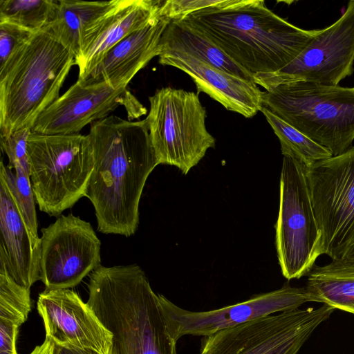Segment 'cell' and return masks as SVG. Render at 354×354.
I'll return each mask as SVG.
<instances>
[{"label": "cell", "instance_id": "cell-1", "mask_svg": "<svg viewBox=\"0 0 354 354\" xmlns=\"http://www.w3.org/2000/svg\"><path fill=\"white\" fill-rule=\"evenodd\" d=\"M85 140L93 167L86 194L103 234L133 235L146 181L158 165L145 120L109 115L91 124Z\"/></svg>", "mask_w": 354, "mask_h": 354}, {"label": "cell", "instance_id": "cell-2", "mask_svg": "<svg viewBox=\"0 0 354 354\" xmlns=\"http://www.w3.org/2000/svg\"><path fill=\"white\" fill-rule=\"evenodd\" d=\"M178 20L253 75L281 69L319 32L294 26L262 0H223Z\"/></svg>", "mask_w": 354, "mask_h": 354}, {"label": "cell", "instance_id": "cell-3", "mask_svg": "<svg viewBox=\"0 0 354 354\" xmlns=\"http://www.w3.org/2000/svg\"><path fill=\"white\" fill-rule=\"evenodd\" d=\"M89 278L86 303L113 335L110 354H177L158 294L139 266L100 264Z\"/></svg>", "mask_w": 354, "mask_h": 354}, {"label": "cell", "instance_id": "cell-4", "mask_svg": "<svg viewBox=\"0 0 354 354\" xmlns=\"http://www.w3.org/2000/svg\"><path fill=\"white\" fill-rule=\"evenodd\" d=\"M74 65L75 55L46 30L19 48L0 67V137L31 129Z\"/></svg>", "mask_w": 354, "mask_h": 354}, {"label": "cell", "instance_id": "cell-5", "mask_svg": "<svg viewBox=\"0 0 354 354\" xmlns=\"http://www.w3.org/2000/svg\"><path fill=\"white\" fill-rule=\"evenodd\" d=\"M262 103L333 156L353 147L354 88L292 82L263 91Z\"/></svg>", "mask_w": 354, "mask_h": 354}, {"label": "cell", "instance_id": "cell-6", "mask_svg": "<svg viewBox=\"0 0 354 354\" xmlns=\"http://www.w3.org/2000/svg\"><path fill=\"white\" fill-rule=\"evenodd\" d=\"M27 152L32 191L40 211L59 216L86 196L93 162L84 135L31 131Z\"/></svg>", "mask_w": 354, "mask_h": 354}, {"label": "cell", "instance_id": "cell-7", "mask_svg": "<svg viewBox=\"0 0 354 354\" xmlns=\"http://www.w3.org/2000/svg\"><path fill=\"white\" fill-rule=\"evenodd\" d=\"M149 100L145 120L158 165L175 166L187 174L215 146V139L206 128V110L198 94L163 87Z\"/></svg>", "mask_w": 354, "mask_h": 354}, {"label": "cell", "instance_id": "cell-8", "mask_svg": "<svg viewBox=\"0 0 354 354\" xmlns=\"http://www.w3.org/2000/svg\"><path fill=\"white\" fill-rule=\"evenodd\" d=\"M275 230L283 276L290 280L307 275L322 255V234L313 210L306 167L287 156L283 158Z\"/></svg>", "mask_w": 354, "mask_h": 354}, {"label": "cell", "instance_id": "cell-9", "mask_svg": "<svg viewBox=\"0 0 354 354\" xmlns=\"http://www.w3.org/2000/svg\"><path fill=\"white\" fill-rule=\"evenodd\" d=\"M335 309H296L261 317L202 337L199 354H298Z\"/></svg>", "mask_w": 354, "mask_h": 354}, {"label": "cell", "instance_id": "cell-10", "mask_svg": "<svg viewBox=\"0 0 354 354\" xmlns=\"http://www.w3.org/2000/svg\"><path fill=\"white\" fill-rule=\"evenodd\" d=\"M322 254L342 259L354 235V146L306 167Z\"/></svg>", "mask_w": 354, "mask_h": 354}, {"label": "cell", "instance_id": "cell-11", "mask_svg": "<svg viewBox=\"0 0 354 354\" xmlns=\"http://www.w3.org/2000/svg\"><path fill=\"white\" fill-rule=\"evenodd\" d=\"M354 71V0L330 26L319 30L304 50L281 69L254 75V82L270 91L297 82L337 86Z\"/></svg>", "mask_w": 354, "mask_h": 354}, {"label": "cell", "instance_id": "cell-12", "mask_svg": "<svg viewBox=\"0 0 354 354\" xmlns=\"http://www.w3.org/2000/svg\"><path fill=\"white\" fill-rule=\"evenodd\" d=\"M41 232L40 280L46 289L73 288L100 265L101 242L89 222L61 215Z\"/></svg>", "mask_w": 354, "mask_h": 354}, {"label": "cell", "instance_id": "cell-13", "mask_svg": "<svg viewBox=\"0 0 354 354\" xmlns=\"http://www.w3.org/2000/svg\"><path fill=\"white\" fill-rule=\"evenodd\" d=\"M163 316L172 337L207 336L270 315L298 309L311 302L305 287L286 283L279 289L255 295L240 303L207 311H190L158 294Z\"/></svg>", "mask_w": 354, "mask_h": 354}, {"label": "cell", "instance_id": "cell-14", "mask_svg": "<svg viewBox=\"0 0 354 354\" xmlns=\"http://www.w3.org/2000/svg\"><path fill=\"white\" fill-rule=\"evenodd\" d=\"M120 106H124L129 120L147 113V109L128 87L77 80L39 116L31 131L47 135L80 133L87 124L109 116Z\"/></svg>", "mask_w": 354, "mask_h": 354}, {"label": "cell", "instance_id": "cell-15", "mask_svg": "<svg viewBox=\"0 0 354 354\" xmlns=\"http://www.w3.org/2000/svg\"><path fill=\"white\" fill-rule=\"evenodd\" d=\"M46 337L54 344L110 354L112 333L106 329L91 307L71 289H45L37 302Z\"/></svg>", "mask_w": 354, "mask_h": 354}, {"label": "cell", "instance_id": "cell-16", "mask_svg": "<svg viewBox=\"0 0 354 354\" xmlns=\"http://www.w3.org/2000/svg\"><path fill=\"white\" fill-rule=\"evenodd\" d=\"M164 1L115 0L111 8L84 31L75 57L79 80L84 79L117 44L160 13Z\"/></svg>", "mask_w": 354, "mask_h": 354}, {"label": "cell", "instance_id": "cell-17", "mask_svg": "<svg viewBox=\"0 0 354 354\" xmlns=\"http://www.w3.org/2000/svg\"><path fill=\"white\" fill-rule=\"evenodd\" d=\"M158 57L161 65L177 68L189 75L196 86L197 94L205 93L227 111L248 118L261 111L263 91L254 82L225 72L184 52L164 50Z\"/></svg>", "mask_w": 354, "mask_h": 354}, {"label": "cell", "instance_id": "cell-18", "mask_svg": "<svg viewBox=\"0 0 354 354\" xmlns=\"http://www.w3.org/2000/svg\"><path fill=\"white\" fill-rule=\"evenodd\" d=\"M170 19L161 15L113 46L83 80L86 83L106 82L114 88L128 87L133 77L160 54V41Z\"/></svg>", "mask_w": 354, "mask_h": 354}, {"label": "cell", "instance_id": "cell-19", "mask_svg": "<svg viewBox=\"0 0 354 354\" xmlns=\"http://www.w3.org/2000/svg\"><path fill=\"white\" fill-rule=\"evenodd\" d=\"M0 262L10 276L28 288L40 280L41 246L35 244L17 203L0 177Z\"/></svg>", "mask_w": 354, "mask_h": 354}, {"label": "cell", "instance_id": "cell-20", "mask_svg": "<svg viewBox=\"0 0 354 354\" xmlns=\"http://www.w3.org/2000/svg\"><path fill=\"white\" fill-rule=\"evenodd\" d=\"M306 276L305 288L311 301L354 314V261L315 265Z\"/></svg>", "mask_w": 354, "mask_h": 354}, {"label": "cell", "instance_id": "cell-21", "mask_svg": "<svg viewBox=\"0 0 354 354\" xmlns=\"http://www.w3.org/2000/svg\"><path fill=\"white\" fill-rule=\"evenodd\" d=\"M160 53H186L235 76L254 81L253 75L239 66L202 34L182 21L170 20L160 41Z\"/></svg>", "mask_w": 354, "mask_h": 354}, {"label": "cell", "instance_id": "cell-22", "mask_svg": "<svg viewBox=\"0 0 354 354\" xmlns=\"http://www.w3.org/2000/svg\"><path fill=\"white\" fill-rule=\"evenodd\" d=\"M115 2V0H58L55 18L45 30L66 46L75 58L80 53L85 29L106 12Z\"/></svg>", "mask_w": 354, "mask_h": 354}, {"label": "cell", "instance_id": "cell-23", "mask_svg": "<svg viewBox=\"0 0 354 354\" xmlns=\"http://www.w3.org/2000/svg\"><path fill=\"white\" fill-rule=\"evenodd\" d=\"M279 140L282 155L290 156L306 167L333 156L326 148L319 145L292 127L270 111L262 106L261 110Z\"/></svg>", "mask_w": 354, "mask_h": 354}, {"label": "cell", "instance_id": "cell-24", "mask_svg": "<svg viewBox=\"0 0 354 354\" xmlns=\"http://www.w3.org/2000/svg\"><path fill=\"white\" fill-rule=\"evenodd\" d=\"M57 6L58 0H0V21L37 33L53 21Z\"/></svg>", "mask_w": 354, "mask_h": 354}, {"label": "cell", "instance_id": "cell-25", "mask_svg": "<svg viewBox=\"0 0 354 354\" xmlns=\"http://www.w3.org/2000/svg\"><path fill=\"white\" fill-rule=\"evenodd\" d=\"M0 177L4 179L15 197L35 244L41 246L40 238L37 233L36 201L31 185L30 171L19 164L11 169L8 165L6 166L1 160Z\"/></svg>", "mask_w": 354, "mask_h": 354}, {"label": "cell", "instance_id": "cell-26", "mask_svg": "<svg viewBox=\"0 0 354 354\" xmlns=\"http://www.w3.org/2000/svg\"><path fill=\"white\" fill-rule=\"evenodd\" d=\"M31 306L30 288L18 284L0 262V321L20 327L27 320Z\"/></svg>", "mask_w": 354, "mask_h": 354}, {"label": "cell", "instance_id": "cell-27", "mask_svg": "<svg viewBox=\"0 0 354 354\" xmlns=\"http://www.w3.org/2000/svg\"><path fill=\"white\" fill-rule=\"evenodd\" d=\"M34 34L12 23L0 21V67Z\"/></svg>", "mask_w": 354, "mask_h": 354}, {"label": "cell", "instance_id": "cell-28", "mask_svg": "<svg viewBox=\"0 0 354 354\" xmlns=\"http://www.w3.org/2000/svg\"><path fill=\"white\" fill-rule=\"evenodd\" d=\"M31 129H24L7 137H0L1 150L7 155L9 160L8 166L11 169L16 164H19L26 170L30 171L27 141Z\"/></svg>", "mask_w": 354, "mask_h": 354}, {"label": "cell", "instance_id": "cell-29", "mask_svg": "<svg viewBox=\"0 0 354 354\" xmlns=\"http://www.w3.org/2000/svg\"><path fill=\"white\" fill-rule=\"evenodd\" d=\"M223 0H167L160 12L170 20H178L194 12L216 6Z\"/></svg>", "mask_w": 354, "mask_h": 354}, {"label": "cell", "instance_id": "cell-30", "mask_svg": "<svg viewBox=\"0 0 354 354\" xmlns=\"http://www.w3.org/2000/svg\"><path fill=\"white\" fill-rule=\"evenodd\" d=\"M19 328L17 326L0 321V354H18L17 339Z\"/></svg>", "mask_w": 354, "mask_h": 354}, {"label": "cell", "instance_id": "cell-31", "mask_svg": "<svg viewBox=\"0 0 354 354\" xmlns=\"http://www.w3.org/2000/svg\"><path fill=\"white\" fill-rule=\"evenodd\" d=\"M53 354H96L93 352L74 348L64 347L53 343Z\"/></svg>", "mask_w": 354, "mask_h": 354}, {"label": "cell", "instance_id": "cell-32", "mask_svg": "<svg viewBox=\"0 0 354 354\" xmlns=\"http://www.w3.org/2000/svg\"><path fill=\"white\" fill-rule=\"evenodd\" d=\"M53 342L46 337L42 344L37 346L30 354H53Z\"/></svg>", "mask_w": 354, "mask_h": 354}, {"label": "cell", "instance_id": "cell-33", "mask_svg": "<svg viewBox=\"0 0 354 354\" xmlns=\"http://www.w3.org/2000/svg\"><path fill=\"white\" fill-rule=\"evenodd\" d=\"M343 259L354 261V245L348 250Z\"/></svg>", "mask_w": 354, "mask_h": 354}, {"label": "cell", "instance_id": "cell-34", "mask_svg": "<svg viewBox=\"0 0 354 354\" xmlns=\"http://www.w3.org/2000/svg\"><path fill=\"white\" fill-rule=\"evenodd\" d=\"M353 245H354V235H353V243H352L351 247H352Z\"/></svg>", "mask_w": 354, "mask_h": 354}]
</instances>
